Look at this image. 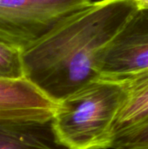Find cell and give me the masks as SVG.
Masks as SVG:
<instances>
[{
	"label": "cell",
	"mask_w": 148,
	"mask_h": 149,
	"mask_svg": "<svg viewBox=\"0 0 148 149\" xmlns=\"http://www.w3.org/2000/svg\"><path fill=\"white\" fill-rule=\"evenodd\" d=\"M148 68V10L137 9L104 49L100 79L120 80Z\"/></svg>",
	"instance_id": "4"
},
{
	"label": "cell",
	"mask_w": 148,
	"mask_h": 149,
	"mask_svg": "<svg viewBox=\"0 0 148 149\" xmlns=\"http://www.w3.org/2000/svg\"><path fill=\"white\" fill-rule=\"evenodd\" d=\"M137 10L133 0H98L66 16L22 49L24 76L59 103L99 78L100 56Z\"/></svg>",
	"instance_id": "1"
},
{
	"label": "cell",
	"mask_w": 148,
	"mask_h": 149,
	"mask_svg": "<svg viewBox=\"0 0 148 149\" xmlns=\"http://www.w3.org/2000/svg\"><path fill=\"white\" fill-rule=\"evenodd\" d=\"M118 81L125 87L126 98L113 122L112 141L148 119V68Z\"/></svg>",
	"instance_id": "7"
},
{
	"label": "cell",
	"mask_w": 148,
	"mask_h": 149,
	"mask_svg": "<svg viewBox=\"0 0 148 149\" xmlns=\"http://www.w3.org/2000/svg\"><path fill=\"white\" fill-rule=\"evenodd\" d=\"M22 49L0 42V78H24Z\"/></svg>",
	"instance_id": "8"
},
{
	"label": "cell",
	"mask_w": 148,
	"mask_h": 149,
	"mask_svg": "<svg viewBox=\"0 0 148 149\" xmlns=\"http://www.w3.org/2000/svg\"><path fill=\"white\" fill-rule=\"evenodd\" d=\"M92 0H0V42L24 49Z\"/></svg>",
	"instance_id": "3"
},
{
	"label": "cell",
	"mask_w": 148,
	"mask_h": 149,
	"mask_svg": "<svg viewBox=\"0 0 148 149\" xmlns=\"http://www.w3.org/2000/svg\"><path fill=\"white\" fill-rule=\"evenodd\" d=\"M0 149H70L58 135L53 118L0 122Z\"/></svg>",
	"instance_id": "6"
},
{
	"label": "cell",
	"mask_w": 148,
	"mask_h": 149,
	"mask_svg": "<svg viewBox=\"0 0 148 149\" xmlns=\"http://www.w3.org/2000/svg\"><path fill=\"white\" fill-rule=\"evenodd\" d=\"M148 148V119L139 126L114 138L109 149Z\"/></svg>",
	"instance_id": "9"
},
{
	"label": "cell",
	"mask_w": 148,
	"mask_h": 149,
	"mask_svg": "<svg viewBox=\"0 0 148 149\" xmlns=\"http://www.w3.org/2000/svg\"><path fill=\"white\" fill-rule=\"evenodd\" d=\"M58 104L24 78H0V122L52 119Z\"/></svg>",
	"instance_id": "5"
},
{
	"label": "cell",
	"mask_w": 148,
	"mask_h": 149,
	"mask_svg": "<svg viewBox=\"0 0 148 149\" xmlns=\"http://www.w3.org/2000/svg\"><path fill=\"white\" fill-rule=\"evenodd\" d=\"M137 9L139 10H148V0H133Z\"/></svg>",
	"instance_id": "10"
},
{
	"label": "cell",
	"mask_w": 148,
	"mask_h": 149,
	"mask_svg": "<svg viewBox=\"0 0 148 149\" xmlns=\"http://www.w3.org/2000/svg\"><path fill=\"white\" fill-rule=\"evenodd\" d=\"M129 149H148V148H129Z\"/></svg>",
	"instance_id": "11"
},
{
	"label": "cell",
	"mask_w": 148,
	"mask_h": 149,
	"mask_svg": "<svg viewBox=\"0 0 148 149\" xmlns=\"http://www.w3.org/2000/svg\"><path fill=\"white\" fill-rule=\"evenodd\" d=\"M126 98L123 84L100 79L58 103L53 124L70 149H109L116 116Z\"/></svg>",
	"instance_id": "2"
}]
</instances>
